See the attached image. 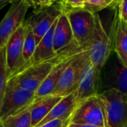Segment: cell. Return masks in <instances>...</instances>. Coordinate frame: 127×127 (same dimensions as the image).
I'll return each instance as SVG.
<instances>
[{"label":"cell","instance_id":"cell-1","mask_svg":"<svg viewBox=\"0 0 127 127\" xmlns=\"http://www.w3.org/2000/svg\"><path fill=\"white\" fill-rule=\"evenodd\" d=\"M70 123L107 127L105 106L99 94L79 102L70 118Z\"/></svg>","mask_w":127,"mask_h":127},{"label":"cell","instance_id":"cell-2","mask_svg":"<svg viewBox=\"0 0 127 127\" xmlns=\"http://www.w3.org/2000/svg\"><path fill=\"white\" fill-rule=\"evenodd\" d=\"M90 61L87 49L76 54L64 70L52 95L64 96L75 91L88 62Z\"/></svg>","mask_w":127,"mask_h":127},{"label":"cell","instance_id":"cell-3","mask_svg":"<svg viewBox=\"0 0 127 127\" xmlns=\"http://www.w3.org/2000/svg\"><path fill=\"white\" fill-rule=\"evenodd\" d=\"M90 61L92 65L101 71L108 61L111 51H113L112 42L107 34L99 16L96 13V25L93 34L86 47Z\"/></svg>","mask_w":127,"mask_h":127},{"label":"cell","instance_id":"cell-4","mask_svg":"<svg viewBox=\"0 0 127 127\" xmlns=\"http://www.w3.org/2000/svg\"><path fill=\"white\" fill-rule=\"evenodd\" d=\"M64 12L70 24L74 41L79 47L86 49L95 28L96 14L85 8H67L65 7Z\"/></svg>","mask_w":127,"mask_h":127},{"label":"cell","instance_id":"cell-5","mask_svg":"<svg viewBox=\"0 0 127 127\" xmlns=\"http://www.w3.org/2000/svg\"><path fill=\"white\" fill-rule=\"evenodd\" d=\"M35 99L34 92L23 89L11 79H8L0 110V120L27 108Z\"/></svg>","mask_w":127,"mask_h":127},{"label":"cell","instance_id":"cell-6","mask_svg":"<svg viewBox=\"0 0 127 127\" xmlns=\"http://www.w3.org/2000/svg\"><path fill=\"white\" fill-rule=\"evenodd\" d=\"M99 94L105 106L107 127H125L127 125V96L114 88Z\"/></svg>","mask_w":127,"mask_h":127},{"label":"cell","instance_id":"cell-7","mask_svg":"<svg viewBox=\"0 0 127 127\" xmlns=\"http://www.w3.org/2000/svg\"><path fill=\"white\" fill-rule=\"evenodd\" d=\"M31 7L29 0H14L7 14L0 22V46L4 47L10 36L25 22Z\"/></svg>","mask_w":127,"mask_h":127},{"label":"cell","instance_id":"cell-8","mask_svg":"<svg viewBox=\"0 0 127 127\" xmlns=\"http://www.w3.org/2000/svg\"><path fill=\"white\" fill-rule=\"evenodd\" d=\"M64 9V6L62 2L58 0L51 6L34 11L29 20L25 21L32 28L37 44L55 23Z\"/></svg>","mask_w":127,"mask_h":127},{"label":"cell","instance_id":"cell-9","mask_svg":"<svg viewBox=\"0 0 127 127\" xmlns=\"http://www.w3.org/2000/svg\"><path fill=\"white\" fill-rule=\"evenodd\" d=\"M25 35V22L8 38L5 47L6 67L8 77L23 64V47Z\"/></svg>","mask_w":127,"mask_h":127},{"label":"cell","instance_id":"cell-10","mask_svg":"<svg viewBox=\"0 0 127 127\" xmlns=\"http://www.w3.org/2000/svg\"><path fill=\"white\" fill-rule=\"evenodd\" d=\"M100 72L89 61L82 73L79 85L75 91L78 102L99 94Z\"/></svg>","mask_w":127,"mask_h":127},{"label":"cell","instance_id":"cell-11","mask_svg":"<svg viewBox=\"0 0 127 127\" xmlns=\"http://www.w3.org/2000/svg\"><path fill=\"white\" fill-rule=\"evenodd\" d=\"M111 31L113 51L117 58L127 67V23L119 18L117 11L114 13Z\"/></svg>","mask_w":127,"mask_h":127},{"label":"cell","instance_id":"cell-12","mask_svg":"<svg viewBox=\"0 0 127 127\" xmlns=\"http://www.w3.org/2000/svg\"><path fill=\"white\" fill-rule=\"evenodd\" d=\"M73 41L72 29L64 9L57 19L53 33V46L55 52L65 49Z\"/></svg>","mask_w":127,"mask_h":127},{"label":"cell","instance_id":"cell-13","mask_svg":"<svg viewBox=\"0 0 127 127\" xmlns=\"http://www.w3.org/2000/svg\"><path fill=\"white\" fill-rule=\"evenodd\" d=\"M77 104L78 101L75 91L63 96L52 108L49 113L35 127H38L42 124L55 119L70 120Z\"/></svg>","mask_w":127,"mask_h":127},{"label":"cell","instance_id":"cell-14","mask_svg":"<svg viewBox=\"0 0 127 127\" xmlns=\"http://www.w3.org/2000/svg\"><path fill=\"white\" fill-rule=\"evenodd\" d=\"M74 55L62 58L53 66V67L52 68V70H50L46 79L43 80V82L41 83L38 89L35 92L36 98H41L52 94L53 90L55 89L60 79L61 73H63L64 70L66 68V67L68 65L69 62L70 61L71 58Z\"/></svg>","mask_w":127,"mask_h":127},{"label":"cell","instance_id":"cell-15","mask_svg":"<svg viewBox=\"0 0 127 127\" xmlns=\"http://www.w3.org/2000/svg\"><path fill=\"white\" fill-rule=\"evenodd\" d=\"M62 97L51 94L41 98H36L35 101L29 106L32 127H35Z\"/></svg>","mask_w":127,"mask_h":127},{"label":"cell","instance_id":"cell-16","mask_svg":"<svg viewBox=\"0 0 127 127\" xmlns=\"http://www.w3.org/2000/svg\"><path fill=\"white\" fill-rule=\"evenodd\" d=\"M56 21L52 26V27L48 30V32L45 34V35L41 38L39 43L37 44L34 53L31 61L28 64H32V63L45 60V59L52 58L56 55L57 52H55L54 49V46H53V33H54V29H55Z\"/></svg>","mask_w":127,"mask_h":127},{"label":"cell","instance_id":"cell-17","mask_svg":"<svg viewBox=\"0 0 127 127\" xmlns=\"http://www.w3.org/2000/svg\"><path fill=\"white\" fill-rule=\"evenodd\" d=\"M114 88L127 96V67L117 58L105 90ZM104 90V91H105Z\"/></svg>","mask_w":127,"mask_h":127},{"label":"cell","instance_id":"cell-18","mask_svg":"<svg viewBox=\"0 0 127 127\" xmlns=\"http://www.w3.org/2000/svg\"><path fill=\"white\" fill-rule=\"evenodd\" d=\"M37 46V43L35 40L34 34L33 31L29 25L25 22V35L23 40V65L28 64L35 51Z\"/></svg>","mask_w":127,"mask_h":127},{"label":"cell","instance_id":"cell-19","mask_svg":"<svg viewBox=\"0 0 127 127\" xmlns=\"http://www.w3.org/2000/svg\"><path fill=\"white\" fill-rule=\"evenodd\" d=\"M29 106L2 120L3 126L5 127H32Z\"/></svg>","mask_w":127,"mask_h":127},{"label":"cell","instance_id":"cell-20","mask_svg":"<svg viewBox=\"0 0 127 127\" xmlns=\"http://www.w3.org/2000/svg\"><path fill=\"white\" fill-rule=\"evenodd\" d=\"M8 79V73L6 67L5 47L4 46L0 49V110H1Z\"/></svg>","mask_w":127,"mask_h":127},{"label":"cell","instance_id":"cell-21","mask_svg":"<svg viewBox=\"0 0 127 127\" xmlns=\"http://www.w3.org/2000/svg\"><path fill=\"white\" fill-rule=\"evenodd\" d=\"M119 0H86L84 8L96 14L103 9L116 5Z\"/></svg>","mask_w":127,"mask_h":127},{"label":"cell","instance_id":"cell-22","mask_svg":"<svg viewBox=\"0 0 127 127\" xmlns=\"http://www.w3.org/2000/svg\"><path fill=\"white\" fill-rule=\"evenodd\" d=\"M57 1L58 0H29V2L31 7L34 8V11H37L42 8L52 5Z\"/></svg>","mask_w":127,"mask_h":127},{"label":"cell","instance_id":"cell-23","mask_svg":"<svg viewBox=\"0 0 127 127\" xmlns=\"http://www.w3.org/2000/svg\"><path fill=\"white\" fill-rule=\"evenodd\" d=\"M116 8L119 18L127 23V0H119Z\"/></svg>","mask_w":127,"mask_h":127},{"label":"cell","instance_id":"cell-24","mask_svg":"<svg viewBox=\"0 0 127 127\" xmlns=\"http://www.w3.org/2000/svg\"><path fill=\"white\" fill-rule=\"evenodd\" d=\"M70 120H61V119H55L46 122L38 127H67Z\"/></svg>","mask_w":127,"mask_h":127},{"label":"cell","instance_id":"cell-25","mask_svg":"<svg viewBox=\"0 0 127 127\" xmlns=\"http://www.w3.org/2000/svg\"><path fill=\"white\" fill-rule=\"evenodd\" d=\"M86 0H63L62 3L67 8H84Z\"/></svg>","mask_w":127,"mask_h":127},{"label":"cell","instance_id":"cell-26","mask_svg":"<svg viewBox=\"0 0 127 127\" xmlns=\"http://www.w3.org/2000/svg\"><path fill=\"white\" fill-rule=\"evenodd\" d=\"M67 127H100V126H92V125H88V124H81V123H69Z\"/></svg>","mask_w":127,"mask_h":127},{"label":"cell","instance_id":"cell-27","mask_svg":"<svg viewBox=\"0 0 127 127\" xmlns=\"http://www.w3.org/2000/svg\"><path fill=\"white\" fill-rule=\"evenodd\" d=\"M14 0H0V10L4 8L6 5L11 3Z\"/></svg>","mask_w":127,"mask_h":127},{"label":"cell","instance_id":"cell-28","mask_svg":"<svg viewBox=\"0 0 127 127\" xmlns=\"http://www.w3.org/2000/svg\"><path fill=\"white\" fill-rule=\"evenodd\" d=\"M0 127H5V126H3V124H2V123L1 120H0Z\"/></svg>","mask_w":127,"mask_h":127},{"label":"cell","instance_id":"cell-29","mask_svg":"<svg viewBox=\"0 0 127 127\" xmlns=\"http://www.w3.org/2000/svg\"><path fill=\"white\" fill-rule=\"evenodd\" d=\"M125 127H127V125H126V126H125Z\"/></svg>","mask_w":127,"mask_h":127},{"label":"cell","instance_id":"cell-30","mask_svg":"<svg viewBox=\"0 0 127 127\" xmlns=\"http://www.w3.org/2000/svg\"><path fill=\"white\" fill-rule=\"evenodd\" d=\"M0 49H1V46H0Z\"/></svg>","mask_w":127,"mask_h":127}]
</instances>
